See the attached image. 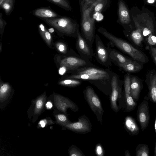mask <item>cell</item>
<instances>
[{"label":"cell","instance_id":"f35d334b","mask_svg":"<svg viewBox=\"0 0 156 156\" xmlns=\"http://www.w3.org/2000/svg\"><path fill=\"white\" fill-rule=\"evenodd\" d=\"M143 33V35L146 36L150 33L151 32L147 28H146L144 29Z\"/></svg>","mask_w":156,"mask_h":156},{"label":"cell","instance_id":"ffe728a7","mask_svg":"<svg viewBox=\"0 0 156 156\" xmlns=\"http://www.w3.org/2000/svg\"><path fill=\"white\" fill-rule=\"evenodd\" d=\"M34 14L42 18H53L57 16V15L52 10L44 8L37 9L34 11Z\"/></svg>","mask_w":156,"mask_h":156},{"label":"cell","instance_id":"7c38bea8","mask_svg":"<svg viewBox=\"0 0 156 156\" xmlns=\"http://www.w3.org/2000/svg\"><path fill=\"white\" fill-rule=\"evenodd\" d=\"M131 84V76L129 75H126L124 82L125 97L127 111H132L135 108L136 103L131 95L130 86Z\"/></svg>","mask_w":156,"mask_h":156},{"label":"cell","instance_id":"1f68e13d","mask_svg":"<svg viewBox=\"0 0 156 156\" xmlns=\"http://www.w3.org/2000/svg\"><path fill=\"white\" fill-rule=\"evenodd\" d=\"M95 152L97 156H104V151L101 144H98L95 147Z\"/></svg>","mask_w":156,"mask_h":156},{"label":"cell","instance_id":"7bdbcfd3","mask_svg":"<svg viewBox=\"0 0 156 156\" xmlns=\"http://www.w3.org/2000/svg\"><path fill=\"white\" fill-rule=\"evenodd\" d=\"M48 31L49 33H52L54 31V29L52 28H51L48 29Z\"/></svg>","mask_w":156,"mask_h":156},{"label":"cell","instance_id":"4dcf8cb0","mask_svg":"<svg viewBox=\"0 0 156 156\" xmlns=\"http://www.w3.org/2000/svg\"><path fill=\"white\" fill-rule=\"evenodd\" d=\"M40 32L42 37L47 44L48 46H50L51 41V35L50 33L47 30H45L44 31H40Z\"/></svg>","mask_w":156,"mask_h":156},{"label":"cell","instance_id":"7402d4cb","mask_svg":"<svg viewBox=\"0 0 156 156\" xmlns=\"http://www.w3.org/2000/svg\"><path fill=\"white\" fill-rule=\"evenodd\" d=\"M46 100V96L45 95L43 94L36 100L34 110V114H38L40 113L45 104Z\"/></svg>","mask_w":156,"mask_h":156},{"label":"cell","instance_id":"836d02e7","mask_svg":"<svg viewBox=\"0 0 156 156\" xmlns=\"http://www.w3.org/2000/svg\"><path fill=\"white\" fill-rule=\"evenodd\" d=\"M148 42L151 45L156 44V37L152 34L150 35L148 38Z\"/></svg>","mask_w":156,"mask_h":156},{"label":"cell","instance_id":"83f0119b","mask_svg":"<svg viewBox=\"0 0 156 156\" xmlns=\"http://www.w3.org/2000/svg\"><path fill=\"white\" fill-rule=\"evenodd\" d=\"M95 0H83L79 1L81 13H82L89 9Z\"/></svg>","mask_w":156,"mask_h":156},{"label":"cell","instance_id":"9c48e42d","mask_svg":"<svg viewBox=\"0 0 156 156\" xmlns=\"http://www.w3.org/2000/svg\"><path fill=\"white\" fill-rule=\"evenodd\" d=\"M86 96L89 105L93 112L96 113L102 114L103 111L101 103L91 87H88L87 88Z\"/></svg>","mask_w":156,"mask_h":156},{"label":"cell","instance_id":"3957f363","mask_svg":"<svg viewBox=\"0 0 156 156\" xmlns=\"http://www.w3.org/2000/svg\"><path fill=\"white\" fill-rule=\"evenodd\" d=\"M89 60L81 57L75 52L72 55L65 56L60 60V65L69 70H77L80 67L90 64Z\"/></svg>","mask_w":156,"mask_h":156},{"label":"cell","instance_id":"9a60e30c","mask_svg":"<svg viewBox=\"0 0 156 156\" xmlns=\"http://www.w3.org/2000/svg\"><path fill=\"white\" fill-rule=\"evenodd\" d=\"M111 86L112 90L110 98L111 104L112 108L116 111L118 109L117 101L119 97V88L115 75L113 76L112 78Z\"/></svg>","mask_w":156,"mask_h":156},{"label":"cell","instance_id":"e0dca14e","mask_svg":"<svg viewBox=\"0 0 156 156\" xmlns=\"http://www.w3.org/2000/svg\"><path fill=\"white\" fill-rule=\"evenodd\" d=\"M108 75H90L87 74H80L72 75L68 77V78L74 79H80L83 80H100L104 79Z\"/></svg>","mask_w":156,"mask_h":156},{"label":"cell","instance_id":"e575fe53","mask_svg":"<svg viewBox=\"0 0 156 156\" xmlns=\"http://www.w3.org/2000/svg\"><path fill=\"white\" fill-rule=\"evenodd\" d=\"M59 50L64 53H66L67 52V47L64 44L61 43L58 46Z\"/></svg>","mask_w":156,"mask_h":156},{"label":"cell","instance_id":"277c9868","mask_svg":"<svg viewBox=\"0 0 156 156\" xmlns=\"http://www.w3.org/2000/svg\"><path fill=\"white\" fill-rule=\"evenodd\" d=\"M96 58L100 63L104 65H110L111 64L108 52L99 36L96 34L95 35Z\"/></svg>","mask_w":156,"mask_h":156},{"label":"cell","instance_id":"d4e9b609","mask_svg":"<svg viewBox=\"0 0 156 156\" xmlns=\"http://www.w3.org/2000/svg\"><path fill=\"white\" fill-rule=\"evenodd\" d=\"M10 90V87L8 83H4L1 85L0 89V100L1 102L6 98Z\"/></svg>","mask_w":156,"mask_h":156},{"label":"cell","instance_id":"60d3db41","mask_svg":"<svg viewBox=\"0 0 156 156\" xmlns=\"http://www.w3.org/2000/svg\"><path fill=\"white\" fill-rule=\"evenodd\" d=\"M0 17H1V18H0V29H1V30L2 28L3 27L4 25V23H3V20H2V19L1 18V16H0Z\"/></svg>","mask_w":156,"mask_h":156},{"label":"cell","instance_id":"8d00e7d4","mask_svg":"<svg viewBox=\"0 0 156 156\" xmlns=\"http://www.w3.org/2000/svg\"><path fill=\"white\" fill-rule=\"evenodd\" d=\"M47 123L49 124L47 120L46 119H44L41 120L39 122V125L41 127L43 128L44 127L46 124Z\"/></svg>","mask_w":156,"mask_h":156},{"label":"cell","instance_id":"d6a6232c","mask_svg":"<svg viewBox=\"0 0 156 156\" xmlns=\"http://www.w3.org/2000/svg\"><path fill=\"white\" fill-rule=\"evenodd\" d=\"M5 0L2 5V7L6 12H9L11 9L12 1Z\"/></svg>","mask_w":156,"mask_h":156},{"label":"cell","instance_id":"6da1fadb","mask_svg":"<svg viewBox=\"0 0 156 156\" xmlns=\"http://www.w3.org/2000/svg\"><path fill=\"white\" fill-rule=\"evenodd\" d=\"M45 21L63 34L76 37L79 25L76 20L67 17L46 19Z\"/></svg>","mask_w":156,"mask_h":156},{"label":"cell","instance_id":"8992f818","mask_svg":"<svg viewBox=\"0 0 156 156\" xmlns=\"http://www.w3.org/2000/svg\"><path fill=\"white\" fill-rule=\"evenodd\" d=\"M76 37V47L80 55L86 59H91L94 55L92 48L83 37L79 30Z\"/></svg>","mask_w":156,"mask_h":156},{"label":"cell","instance_id":"d6986e66","mask_svg":"<svg viewBox=\"0 0 156 156\" xmlns=\"http://www.w3.org/2000/svg\"><path fill=\"white\" fill-rule=\"evenodd\" d=\"M126 72L130 73H136L140 71L143 68V66L135 61L123 65L121 67Z\"/></svg>","mask_w":156,"mask_h":156},{"label":"cell","instance_id":"f546056e","mask_svg":"<svg viewBox=\"0 0 156 156\" xmlns=\"http://www.w3.org/2000/svg\"><path fill=\"white\" fill-rule=\"evenodd\" d=\"M57 122L63 126L69 122L66 116L63 114H58L55 116Z\"/></svg>","mask_w":156,"mask_h":156},{"label":"cell","instance_id":"5bb4252c","mask_svg":"<svg viewBox=\"0 0 156 156\" xmlns=\"http://www.w3.org/2000/svg\"><path fill=\"white\" fill-rule=\"evenodd\" d=\"M131 95L134 101L139 99L140 94L143 87L142 80L136 76H131Z\"/></svg>","mask_w":156,"mask_h":156},{"label":"cell","instance_id":"ee69618b","mask_svg":"<svg viewBox=\"0 0 156 156\" xmlns=\"http://www.w3.org/2000/svg\"><path fill=\"white\" fill-rule=\"evenodd\" d=\"M155 0H148L147 1V3H149V4H153L155 2Z\"/></svg>","mask_w":156,"mask_h":156},{"label":"cell","instance_id":"ba28073f","mask_svg":"<svg viewBox=\"0 0 156 156\" xmlns=\"http://www.w3.org/2000/svg\"><path fill=\"white\" fill-rule=\"evenodd\" d=\"M145 82L148 90L147 99H145L149 100L151 102L156 104V71L154 69L147 72Z\"/></svg>","mask_w":156,"mask_h":156},{"label":"cell","instance_id":"b9f144b4","mask_svg":"<svg viewBox=\"0 0 156 156\" xmlns=\"http://www.w3.org/2000/svg\"><path fill=\"white\" fill-rule=\"evenodd\" d=\"M125 156H131L129 150H127L125 151Z\"/></svg>","mask_w":156,"mask_h":156},{"label":"cell","instance_id":"603a6c76","mask_svg":"<svg viewBox=\"0 0 156 156\" xmlns=\"http://www.w3.org/2000/svg\"><path fill=\"white\" fill-rule=\"evenodd\" d=\"M130 37L136 44L139 45L143 40L141 29L139 28L133 31L131 33Z\"/></svg>","mask_w":156,"mask_h":156},{"label":"cell","instance_id":"5b68a950","mask_svg":"<svg viewBox=\"0 0 156 156\" xmlns=\"http://www.w3.org/2000/svg\"><path fill=\"white\" fill-rule=\"evenodd\" d=\"M63 126L77 133L85 134L91 132V125L88 119L83 117L79 118L76 122H69Z\"/></svg>","mask_w":156,"mask_h":156},{"label":"cell","instance_id":"4fadbf2b","mask_svg":"<svg viewBox=\"0 0 156 156\" xmlns=\"http://www.w3.org/2000/svg\"><path fill=\"white\" fill-rule=\"evenodd\" d=\"M118 22L121 25L129 24L131 19L129 10L123 1H119L118 3Z\"/></svg>","mask_w":156,"mask_h":156},{"label":"cell","instance_id":"4316f807","mask_svg":"<svg viewBox=\"0 0 156 156\" xmlns=\"http://www.w3.org/2000/svg\"><path fill=\"white\" fill-rule=\"evenodd\" d=\"M68 153L69 156H85L79 148L73 145H72L69 147Z\"/></svg>","mask_w":156,"mask_h":156},{"label":"cell","instance_id":"ab89813d","mask_svg":"<svg viewBox=\"0 0 156 156\" xmlns=\"http://www.w3.org/2000/svg\"><path fill=\"white\" fill-rule=\"evenodd\" d=\"M46 107L47 109H51L52 107V104L50 101H48L46 104Z\"/></svg>","mask_w":156,"mask_h":156},{"label":"cell","instance_id":"f1b7e54d","mask_svg":"<svg viewBox=\"0 0 156 156\" xmlns=\"http://www.w3.org/2000/svg\"><path fill=\"white\" fill-rule=\"evenodd\" d=\"M48 1L58 5L67 10H72V8L69 2L65 0H48Z\"/></svg>","mask_w":156,"mask_h":156},{"label":"cell","instance_id":"484cf974","mask_svg":"<svg viewBox=\"0 0 156 156\" xmlns=\"http://www.w3.org/2000/svg\"><path fill=\"white\" fill-rule=\"evenodd\" d=\"M80 81L74 79H68L60 81L59 84L60 85L69 87H74L80 85Z\"/></svg>","mask_w":156,"mask_h":156},{"label":"cell","instance_id":"52a82bcc","mask_svg":"<svg viewBox=\"0 0 156 156\" xmlns=\"http://www.w3.org/2000/svg\"><path fill=\"white\" fill-rule=\"evenodd\" d=\"M136 115L137 120L143 132L148 126L150 119L149 103L147 100L144 99L139 105Z\"/></svg>","mask_w":156,"mask_h":156},{"label":"cell","instance_id":"7a4b0ae2","mask_svg":"<svg viewBox=\"0 0 156 156\" xmlns=\"http://www.w3.org/2000/svg\"><path fill=\"white\" fill-rule=\"evenodd\" d=\"M90 12L87 10L81 13V34L90 46L92 48L95 38V20L90 16Z\"/></svg>","mask_w":156,"mask_h":156},{"label":"cell","instance_id":"44dd1931","mask_svg":"<svg viewBox=\"0 0 156 156\" xmlns=\"http://www.w3.org/2000/svg\"><path fill=\"white\" fill-rule=\"evenodd\" d=\"M136 156H149L148 146L145 144H138L136 148Z\"/></svg>","mask_w":156,"mask_h":156},{"label":"cell","instance_id":"2e32d148","mask_svg":"<svg viewBox=\"0 0 156 156\" xmlns=\"http://www.w3.org/2000/svg\"><path fill=\"white\" fill-rule=\"evenodd\" d=\"M125 127L129 134L133 136L138 135L140 131L139 128L135 119L130 116H127L125 119Z\"/></svg>","mask_w":156,"mask_h":156},{"label":"cell","instance_id":"74e56055","mask_svg":"<svg viewBox=\"0 0 156 156\" xmlns=\"http://www.w3.org/2000/svg\"><path fill=\"white\" fill-rule=\"evenodd\" d=\"M66 68L64 66H61L59 70V73L61 75L63 74L66 71Z\"/></svg>","mask_w":156,"mask_h":156},{"label":"cell","instance_id":"d590c367","mask_svg":"<svg viewBox=\"0 0 156 156\" xmlns=\"http://www.w3.org/2000/svg\"><path fill=\"white\" fill-rule=\"evenodd\" d=\"M151 49L154 60L156 65V48L151 46Z\"/></svg>","mask_w":156,"mask_h":156},{"label":"cell","instance_id":"cb8c5ba5","mask_svg":"<svg viewBox=\"0 0 156 156\" xmlns=\"http://www.w3.org/2000/svg\"><path fill=\"white\" fill-rule=\"evenodd\" d=\"M110 3V1L99 0L94 6L93 10L94 12H101L107 7Z\"/></svg>","mask_w":156,"mask_h":156},{"label":"cell","instance_id":"ac0fdd59","mask_svg":"<svg viewBox=\"0 0 156 156\" xmlns=\"http://www.w3.org/2000/svg\"><path fill=\"white\" fill-rule=\"evenodd\" d=\"M77 74H87L90 75H108L106 71L94 67H88L78 69L77 70Z\"/></svg>","mask_w":156,"mask_h":156},{"label":"cell","instance_id":"30bf717a","mask_svg":"<svg viewBox=\"0 0 156 156\" xmlns=\"http://www.w3.org/2000/svg\"><path fill=\"white\" fill-rule=\"evenodd\" d=\"M55 105L57 108L65 114L67 109L69 108L73 111L78 109L77 107L69 99L62 96L55 95L54 96Z\"/></svg>","mask_w":156,"mask_h":156},{"label":"cell","instance_id":"8fae6325","mask_svg":"<svg viewBox=\"0 0 156 156\" xmlns=\"http://www.w3.org/2000/svg\"><path fill=\"white\" fill-rule=\"evenodd\" d=\"M107 48L111 62L116 63L119 67L133 61L124 56L117 50L112 48L109 43L107 44Z\"/></svg>","mask_w":156,"mask_h":156}]
</instances>
